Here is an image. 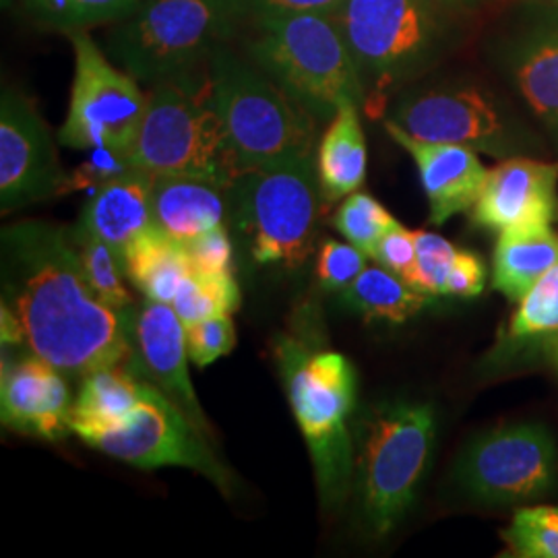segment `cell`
<instances>
[{
	"mask_svg": "<svg viewBox=\"0 0 558 558\" xmlns=\"http://www.w3.org/2000/svg\"><path fill=\"white\" fill-rule=\"evenodd\" d=\"M558 331V263L536 286L519 300V308L509 325L511 338L548 336Z\"/></svg>",
	"mask_w": 558,
	"mask_h": 558,
	"instance_id": "cell-32",
	"label": "cell"
},
{
	"mask_svg": "<svg viewBox=\"0 0 558 558\" xmlns=\"http://www.w3.org/2000/svg\"><path fill=\"white\" fill-rule=\"evenodd\" d=\"M240 302L242 296L234 274L193 271L180 286L172 308L179 313L186 327L211 317L234 315L240 308Z\"/></svg>",
	"mask_w": 558,
	"mask_h": 558,
	"instance_id": "cell-28",
	"label": "cell"
},
{
	"mask_svg": "<svg viewBox=\"0 0 558 558\" xmlns=\"http://www.w3.org/2000/svg\"><path fill=\"white\" fill-rule=\"evenodd\" d=\"M129 160L151 177H201L230 189L242 168L211 100L209 71L151 85Z\"/></svg>",
	"mask_w": 558,
	"mask_h": 558,
	"instance_id": "cell-4",
	"label": "cell"
},
{
	"mask_svg": "<svg viewBox=\"0 0 558 558\" xmlns=\"http://www.w3.org/2000/svg\"><path fill=\"white\" fill-rule=\"evenodd\" d=\"M366 255L352 242L325 240L317 257V278L325 290L343 292L366 269Z\"/></svg>",
	"mask_w": 558,
	"mask_h": 558,
	"instance_id": "cell-35",
	"label": "cell"
},
{
	"mask_svg": "<svg viewBox=\"0 0 558 558\" xmlns=\"http://www.w3.org/2000/svg\"><path fill=\"white\" fill-rule=\"evenodd\" d=\"M486 283V269L484 263L474 253L458 251L456 260L451 265V271L447 276L445 296H459V299H472L478 296Z\"/></svg>",
	"mask_w": 558,
	"mask_h": 558,
	"instance_id": "cell-40",
	"label": "cell"
},
{
	"mask_svg": "<svg viewBox=\"0 0 558 558\" xmlns=\"http://www.w3.org/2000/svg\"><path fill=\"white\" fill-rule=\"evenodd\" d=\"M428 2H433L437 9H449V7H456V4L463 2V0H428Z\"/></svg>",
	"mask_w": 558,
	"mask_h": 558,
	"instance_id": "cell-42",
	"label": "cell"
},
{
	"mask_svg": "<svg viewBox=\"0 0 558 558\" xmlns=\"http://www.w3.org/2000/svg\"><path fill=\"white\" fill-rule=\"evenodd\" d=\"M439 13L428 0H343L333 20L362 81L385 85L416 73L437 54Z\"/></svg>",
	"mask_w": 558,
	"mask_h": 558,
	"instance_id": "cell-9",
	"label": "cell"
},
{
	"mask_svg": "<svg viewBox=\"0 0 558 558\" xmlns=\"http://www.w3.org/2000/svg\"><path fill=\"white\" fill-rule=\"evenodd\" d=\"M0 339L2 345H21L27 343V336H25V327L21 323L20 315L15 313V308L2 300L0 304Z\"/></svg>",
	"mask_w": 558,
	"mask_h": 558,
	"instance_id": "cell-41",
	"label": "cell"
},
{
	"mask_svg": "<svg viewBox=\"0 0 558 558\" xmlns=\"http://www.w3.org/2000/svg\"><path fill=\"white\" fill-rule=\"evenodd\" d=\"M251 23L253 62L317 119H333L348 101L362 104L364 81L333 15L304 13Z\"/></svg>",
	"mask_w": 558,
	"mask_h": 558,
	"instance_id": "cell-5",
	"label": "cell"
},
{
	"mask_svg": "<svg viewBox=\"0 0 558 558\" xmlns=\"http://www.w3.org/2000/svg\"><path fill=\"white\" fill-rule=\"evenodd\" d=\"M375 260L385 269L393 271L396 276L410 283L414 278V271H416V236H414V232L405 230L398 221L380 240L377 253H375Z\"/></svg>",
	"mask_w": 558,
	"mask_h": 558,
	"instance_id": "cell-39",
	"label": "cell"
},
{
	"mask_svg": "<svg viewBox=\"0 0 558 558\" xmlns=\"http://www.w3.org/2000/svg\"><path fill=\"white\" fill-rule=\"evenodd\" d=\"M505 542L515 557L558 558V507L519 509Z\"/></svg>",
	"mask_w": 558,
	"mask_h": 558,
	"instance_id": "cell-31",
	"label": "cell"
},
{
	"mask_svg": "<svg viewBox=\"0 0 558 558\" xmlns=\"http://www.w3.org/2000/svg\"><path fill=\"white\" fill-rule=\"evenodd\" d=\"M195 271L234 274V248L226 228H214L184 244Z\"/></svg>",
	"mask_w": 558,
	"mask_h": 558,
	"instance_id": "cell-38",
	"label": "cell"
},
{
	"mask_svg": "<svg viewBox=\"0 0 558 558\" xmlns=\"http://www.w3.org/2000/svg\"><path fill=\"white\" fill-rule=\"evenodd\" d=\"M428 302V294L420 292L383 265L366 267L359 279L343 290V304L368 320L405 323Z\"/></svg>",
	"mask_w": 558,
	"mask_h": 558,
	"instance_id": "cell-25",
	"label": "cell"
},
{
	"mask_svg": "<svg viewBox=\"0 0 558 558\" xmlns=\"http://www.w3.org/2000/svg\"><path fill=\"white\" fill-rule=\"evenodd\" d=\"M75 54L71 101L59 141L64 147L89 151L110 147L131 154L147 108L137 80L106 59L87 32L69 34Z\"/></svg>",
	"mask_w": 558,
	"mask_h": 558,
	"instance_id": "cell-10",
	"label": "cell"
},
{
	"mask_svg": "<svg viewBox=\"0 0 558 558\" xmlns=\"http://www.w3.org/2000/svg\"><path fill=\"white\" fill-rule=\"evenodd\" d=\"M228 203V189L216 180L184 174L154 177L156 226L182 244L223 226Z\"/></svg>",
	"mask_w": 558,
	"mask_h": 558,
	"instance_id": "cell-20",
	"label": "cell"
},
{
	"mask_svg": "<svg viewBox=\"0 0 558 558\" xmlns=\"http://www.w3.org/2000/svg\"><path fill=\"white\" fill-rule=\"evenodd\" d=\"M64 172L52 135L34 101L15 87H2L0 98V209L59 197Z\"/></svg>",
	"mask_w": 558,
	"mask_h": 558,
	"instance_id": "cell-13",
	"label": "cell"
},
{
	"mask_svg": "<svg viewBox=\"0 0 558 558\" xmlns=\"http://www.w3.org/2000/svg\"><path fill=\"white\" fill-rule=\"evenodd\" d=\"M234 20H263L304 13L333 15L343 0H223Z\"/></svg>",
	"mask_w": 558,
	"mask_h": 558,
	"instance_id": "cell-37",
	"label": "cell"
},
{
	"mask_svg": "<svg viewBox=\"0 0 558 558\" xmlns=\"http://www.w3.org/2000/svg\"><path fill=\"white\" fill-rule=\"evenodd\" d=\"M4 294L34 354L64 375L126 366L135 352V308L119 311L83 274L71 228L17 221L2 230Z\"/></svg>",
	"mask_w": 558,
	"mask_h": 558,
	"instance_id": "cell-1",
	"label": "cell"
},
{
	"mask_svg": "<svg viewBox=\"0 0 558 558\" xmlns=\"http://www.w3.org/2000/svg\"><path fill=\"white\" fill-rule=\"evenodd\" d=\"M122 257L126 276L143 296L170 306L184 279L195 271L186 246L163 234L158 226L133 240Z\"/></svg>",
	"mask_w": 558,
	"mask_h": 558,
	"instance_id": "cell-23",
	"label": "cell"
},
{
	"mask_svg": "<svg viewBox=\"0 0 558 558\" xmlns=\"http://www.w3.org/2000/svg\"><path fill=\"white\" fill-rule=\"evenodd\" d=\"M515 77L534 112L544 119L558 120V27L527 46Z\"/></svg>",
	"mask_w": 558,
	"mask_h": 558,
	"instance_id": "cell-27",
	"label": "cell"
},
{
	"mask_svg": "<svg viewBox=\"0 0 558 558\" xmlns=\"http://www.w3.org/2000/svg\"><path fill=\"white\" fill-rule=\"evenodd\" d=\"M396 223L398 220L379 201L360 191L348 195L333 216V226L339 234L359 246L371 259H375L380 240Z\"/></svg>",
	"mask_w": 558,
	"mask_h": 558,
	"instance_id": "cell-30",
	"label": "cell"
},
{
	"mask_svg": "<svg viewBox=\"0 0 558 558\" xmlns=\"http://www.w3.org/2000/svg\"><path fill=\"white\" fill-rule=\"evenodd\" d=\"M234 23L223 0H140L110 29L106 50L129 75L154 85L209 62Z\"/></svg>",
	"mask_w": 558,
	"mask_h": 558,
	"instance_id": "cell-6",
	"label": "cell"
},
{
	"mask_svg": "<svg viewBox=\"0 0 558 558\" xmlns=\"http://www.w3.org/2000/svg\"><path fill=\"white\" fill-rule=\"evenodd\" d=\"M435 412L426 403H389L366 420L360 451V507L368 530L387 536L405 515L428 468Z\"/></svg>",
	"mask_w": 558,
	"mask_h": 558,
	"instance_id": "cell-8",
	"label": "cell"
},
{
	"mask_svg": "<svg viewBox=\"0 0 558 558\" xmlns=\"http://www.w3.org/2000/svg\"><path fill=\"white\" fill-rule=\"evenodd\" d=\"M550 352H553V356H555L558 364V331L553 336V339H550Z\"/></svg>",
	"mask_w": 558,
	"mask_h": 558,
	"instance_id": "cell-43",
	"label": "cell"
},
{
	"mask_svg": "<svg viewBox=\"0 0 558 558\" xmlns=\"http://www.w3.org/2000/svg\"><path fill=\"white\" fill-rule=\"evenodd\" d=\"M416 271L410 286L428 296L445 294L447 276L458 255V248L439 234L416 230Z\"/></svg>",
	"mask_w": 558,
	"mask_h": 558,
	"instance_id": "cell-33",
	"label": "cell"
},
{
	"mask_svg": "<svg viewBox=\"0 0 558 558\" xmlns=\"http://www.w3.org/2000/svg\"><path fill=\"white\" fill-rule=\"evenodd\" d=\"M474 221L502 232L519 226L550 223L558 211V163L513 158L488 170Z\"/></svg>",
	"mask_w": 558,
	"mask_h": 558,
	"instance_id": "cell-17",
	"label": "cell"
},
{
	"mask_svg": "<svg viewBox=\"0 0 558 558\" xmlns=\"http://www.w3.org/2000/svg\"><path fill=\"white\" fill-rule=\"evenodd\" d=\"M145 385L147 383L135 377L126 366L83 375L73 405L71 430L81 439L94 430L119 426L140 405Z\"/></svg>",
	"mask_w": 558,
	"mask_h": 558,
	"instance_id": "cell-24",
	"label": "cell"
},
{
	"mask_svg": "<svg viewBox=\"0 0 558 558\" xmlns=\"http://www.w3.org/2000/svg\"><path fill=\"white\" fill-rule=\"evenodd\" d=\"M319 336L317 317L306 306L274 341V360L311 451L320 505L333 509L348 497L354 476L348 422L356 401V371Z\"/></svg>",
	"mask_w": 558,
	"mask_h": 558,
	"instance_id": "cell-2",
	"label": "cell"
},
{
	"mask_svg": "<svg viewBox=\"0 0 558 558\" xmlns=\"http://www.w3.org/2000/svg\"><path fill=\"white\" fill-rule=\"evenodd\" d=\"M557 263L558 234L550 223L507 228L495 248V288L519 302Z\"/></svg>",
	"mask_w": 558,
	"mask_h": 558,
	"instance_id": "cell-22",
	"label": "cell"
},
{
	"mask_svg": "<svg viewBox=\"0 0 558 558\" xmlns=\"http://www.w3.org/2000/svg\"><path fill=\"white\" fill-rule=\"evenodd\" d=\"M75 399L59 371L38 354L2 360L0 418L2 426L23 437L57 440L69 437Z\"/></svg>",
	"mask_w": 558,
	"mask_h": 558,
	"instance_id": "cell-16",
	"label": "cell"
},
{
	"mask_svg": "<svg viewBox=\"0 0 558 558\" xmlns=\"http://www.w3.org/2000/svg\"><path fill=\"white\" fill-rule=\"evenodd\" d=\"M228 195L253 259L286 269L306 263L315 248L323 201L315 158L244 168Z\"/></svg>",
	"mask_w": 558,
	"mask_h": 558,
	"instance_id": "cell-7",
	"label": "cell"
},
{
	"mask_svg": "<svg viewBox=\"0 0 558 558\" xmlns=\"http://www.w3.org/2000/svg\"><path fill=\"white\" fill-rule=\"evenodd\" d=\"M207 71L211 100L242 170L315 158L319 119L257 64L220 44Z\"/></svg>",
	"mask_w": 558,
	"mask_h": 558,
	"instance_id": "cell-3",
	"label": "cell"
},
{
	"mask_svg": "<svg viewBox=\"0 0 558 558\" xmlns=\"http://www.w3.org/2000/svg\"><path fill=\"white\" fill-rule=\"evenodd\" d=\"M140 0H23L32 20L64 34L83 32L129 15Z\"/></svg>",
	"mask_w": 558,
	"mask_h": 558,
	"instance_id": "cell-29",
	"label": "cell"
},
{
	"mask_svg": "<svg viewBox=\"0 0 558 558\" xmlns=\"http://www.w3.org/2000/svg\"><path fill=\"white\" fill-rule=\"evenodd\" d=\"M385 129L416 163L433 223L440 226L476 205L488 177L476 149L416 140L399 129L393 120H387Z\"/></svg>",
	"mask_w": 558,
	"mask_h": 558,
	"instance_id": "cell-18",
	"label": "cell"
},
{
	"mask_svg": "<svg viewBox=\"0 0 558 558\" xmlns=\"http://www.w3.org/2000/svg\"><path fill=\"white\" fill-rule=\"evenodd\" d=\"M81 440L140 470L177 465L199 472L226 495L232 488L230 474L211 449L209 439L203 437L191 420L149 383L145 385L140 405L129 418L119 426L94 430Z\"/></svg>",
	"mask_w": 558,
	"mask_h": 558,
	"instance_id": "cell-11",
	"label": "cell"
},
{
	"mask_svg": "<svg viewBox=\"0 0 558 558\" xmlns=\"http://www.w3.org/2000/svg\"><path fill=\"white\" fill-rule=\"evenodd\" d=\"M317 179L325 203L345 199L366 180V141L360 124L359 104L339 106L317 147Z\"/></svg>",
	"mask_w": 558,
	"mask_h": 558,
	"instance_id": "cell-21",
	"label": "cell"
},
{
	"mask_svg": "<svg viewBox=\"0 0 558 558\" xmlns=\"http://www.w3.org/2000/svg\"><path fill=\"white\" fill-rule=\"evenodd\" d=\"M71 240L80 255L83 274L94 288V292L112 308H135L133 296L126 288L129 276L124 267V257L119 251L104 242L92 230H87L83 223L71 228Z\"/></svg>",
	"mask_w": 558,
	"mask_h": 558,
	"instance_id": "cell-26",
	"label": "cell"
},
{
	"mask_svg": "<svg viewBox=\"0 0 558 558\" xmlns=\"http://www.w3.org/2000/svg\"><path fill=\"white\" fill-rule=\"evenodd\" d=\"M133 341L135 352L126 362V368L154 385L191 420L203 437L211 440L209 420L189 377L186 327L179 313L170 304L147 300L135 308Z\"/></svg>",
	"mask_w": 558,
	"mask_h": 558,
	"instance_id": "cell-15",
	"label": "cell"
},
{
	"mask_svg": "<svg viewBox=\"0 0 558 558\" xmlns=\"http://www.w3.org/2000/svg\"><path fill=\"white\" fill-rule=\"evenodd\" d=\"M456 476L470 497L490 505L536 499L557 478V447L536 424L505 426L470 442Z\"/></svg>",
	"mask_w": 558,
	"mask_h": 558,
	"instance_id": "cell-12",
	"label": "cell"
},
{
	"mask_svg": "<svg viewBox=\"0 0 558 558\" xmlns=\"http://www.w3.org/2000/svg\"><path fill=\"white\" fill-rule=\"evenodd\" d=\"M80 223L124 255L133 240L156 226L154 177L133 166L101 184L83 207Z\"/></svg>",
	"mask_w": 558,
	"mask_h": 558,
	"instance_id": "cell-19",
	"label": "cell"
},
{
	"mask_svg": "<svg viewBox=\"0 0 558 558\" xmlns=\"http://www.w3.org/2000/svg\"><path fill=\"white\" fill-rule=\"evenodd\" d=\"M393 122L408 135L430 143L463 145L500 156L507 131L493 100L470 85L435 87L399 101Z\"/></svg>",
	"mask_w": 558,
	"mask_h": 558,
	"instance_id": "cell-14",
	"label": "cell"
},
{
	"mask_svg": "<svg viewBox=\"0 0 558 558\" xmlns=\"http://www.w3.org/2000/svg\"><path fill=\"white\" fill-rule=\"evenodd\" d=\"M131 168H133V163L129 160V156L122 154V151L110 149V147L89 149L87 158L81 163L80 168H75L73 174L64 177L59 197L77 193V191L94 193L96 189H100L101 184L117 179Z\"/></svg>",
	"mask_w": 558,
	"mask_h": 558,
	"instance_id": "cell-36",
	"label": "cell"
},
{
	"mask_svg": "<svg viewBox=\"0 0 558 558\" xmlns=\"http://www.w3.org/2000/svg\"><path fill=\"white\" fill-rule=\"evenodd\" d=\"M234 343L236 329L232 315H221L186 325L189 359L199 368L228 356L234 350Z\"/></svg>",
	"mask_w": 558,
	"mask_h": 558,
	"instance_id": "cell-34",
	"label": "cell"
}]
</instances>
